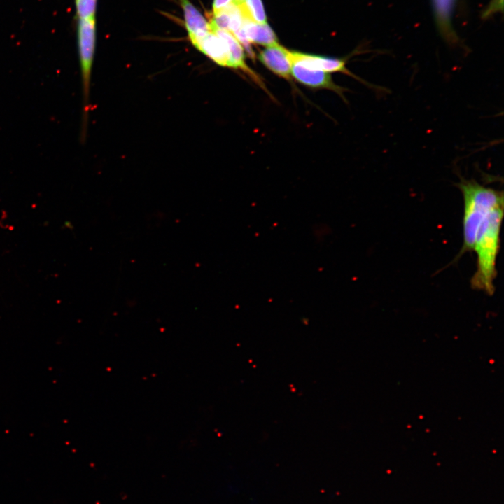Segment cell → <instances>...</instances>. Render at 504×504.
Listing matches in <instances>:
<instances>
[{
  "instance_id": "cell-1",
  "label": "cell",
  "mask_w": 504,
  "mask_h": 504,
  "mask_svg": "<svg viewBox=\"0 0 504 504\" xmlns=\"http://www.w3.org/2000/svg\"><path fill=\"white\" fill-rule=\"evenodd\" d=\"M503 216V205L494 208L479 226L473 246L472 251L475 252L477 262L470 286L472 289L483 291L489 296L495 292Z\"/></svg>"
},
{
  "instance_id": "cell-2",
  "label": "cell",
  "mask_w": 504,
  "mask_h": 504,
  "mask_svg": "<svg viewBox=\"0 0 504 504\" xmlns=\"http://www.w3.org/2000/svg\"><path fill=\"white\" fill-rule=\"evenodd\" d=\"M456 186L463 199V244L456 257L458 259L464 253L472 251L479 226L494 208L503 205V192L463 177Z\"/></svg>"
},
{
  "instance_id": "cell-3",
  "label": "cell",
  "mask_w": 504,
  "mask_h": 504,
  "mask_svg": "<svg viewBox=\"0 0 504 504\" xmlns=\"http://www.w3.org/2000/svg\"><path fill=\"white\" fill-rule=\"evenodd\" d=\"M78 39L83 92V121L82 135L83 139H84L89 111L90 78L95 48L94 18L79 19Z\"/></svg>"
},
{
  "instance_id": "cell-4",
  "label": "cell",
  "mask_w": 504,
  "mask_h": 504,
  "mask_svg": "<svg viewBox=\"0 0 504 504\" xmlns=\"http://www.w3.org/2000/svg\"><path fill=\"white\" fill-rule=\"evenodd\" d=\"M290 55L292 63H296L310 69L321 70L326 73H343L358 79L365 85L375 89V91H380L381 92L386 91L385 88L370 84L349 71L346 67V60L344 59L291 51Z\"/></svg>"
},
{
  "instance_id": "cell-5",
  "label": "cell",
  "mask_w": 504,
  "mask_h": 504,
  "mask_svg": "<svg viewBox=\"0 0 504 504\" xmlns=\"http://www.w3.org/2000/svg\"><path fill=\"white\" fill-rule=\"evenodd\" d=\"M290 51L278 43L267 46L258 55L259 60L277 76L289 79L291 75L292 61Z\"/></svg>"
},
{
  "instance_id": "cell-6",
  "label": "cell",
  "mask_w": 504,
  "mask_h": 504,
  "mask_svg": "<svg viewBox=\"0 0 504 504\" xmlns=\"http://www.w3.org/2000/svg\"><path fill=\"white\" fill-rule=\"evenodd\" d=\"M291 76L300 83L314 88H328L340 94L342 88L336 85L329 73L292 63Z\"/></svg>"
},
{
  "instance_id": "cell-7",
  "label": "cell",
  "mask_w": 504,
  "mask_h": 504,
  "mask_svg": "<svg viewBox=\"0 0 504 504\" xmlns=\"http://www.w3.org/2000/svg\"><path fill=\"white\" fill-rule=\"evenodd\" d=\"M435 21L440 33L449 44L458 39L452 27V16L456 0H431Z\"/></svg>"
},
{
  "instance_id": "cell-8",
  "label": "cell",
  "mask_w": 504,
  "mask_h": 504,
  "mask_svg": "<svg viewBox=\"0 0 504 504\" xmlns=\"http://www.w3.org/2000/svg\"><path fill=\"white\" fill-rule=\"evenodd\" d=\"M192 43L201 52L222 66L230 67L227 47L223 41L214 31L204 36L191 40Z\"/></svg>"
},
{
  "instance_id": "cell-9",
  "label": "cell",
  "mask_w": 504,
  "mask_h": 504,
  "mask_svg": "<svg viewBox=\"0 0 504 504\" xmlns=\"http://www.w3.org/2000/svg\"><path fill=\"white\" fill-rule=\"evenodd\" d=\"M181 4L190 41L206 35L211 30L204 17L188 0H181Z\"/></svg>"
},
{
  "instance_id": "cell-10",
  "label": "cell",
  "mask_w": 504,
  "mask_h": 504,
  "mask_svg": "<svg viewBox=\"0 0 504 504\" xmlns=\"http://www.w3.org/2000/svg\"><path fill=\"white\" fill-rule=\"evenodd\" d=\"M209 27L210 30L214 31L225 43L228 52L230 67L239 69L246 71V73L251 74V71L245 63V55L243 46L237 38L231 32L218 29L210 25Z\"/></svg>"
},
{
  "instance_id": "cell-11",
  "label": "cell",
  "mask_w": 504,
  "mask_h": 504,
  "mask_svg": "<svg viewBox=\"0 0 504 504\" xmlns=\"http://www.w3.org/2000/svg\"><path fill=\"white\" fill-rule=\"evenodd\" d=\"M242 30L249 42L266 46L278 43L274 32L267 23L258 24L244 19Z\"/></svg>"
},
{
  "instance_id": "cell-12",
  "label": "cell",
  "mask_w": 504,
  "mask_h": 504,
  "mask_svg": "<svg viewBox=\"0 0 504 504\" xmlns=\"http://www.w3.org/2000/svg\"><path fill=\"white\" fill-rule=\"evenodd\" d=\"M239 5L244 19L258 24L267 23V17L261 0H244Z\"/></svg>"
},
{
  "instance_id": "cell-13",
  "label": "cell",
  "mask_w": 504,
  "mask_h": 504,
  "mask_svg": "<svg viewBox=\"0 0 504 504\" xmlns=\"http://www.w3.org/2000/svg\"><path fill=\"white\" fill-rule=\"evenodd\" d=\"M97 0H76V6L79 19L94 18Z\"/></svg>"
},
{
  "instance_id": "cell-14",
  "label": "cell",
  "mask_w": 504,
  "mask_h": 504,
  "mask_svg": "<svg viewBox=\"0 0 504 504\" xmlns=\"http://www.w3.org/2000/svg\"><path fill=\"white\" fill-rule=\"evenodd\" d=\"M233 2V0H214L213 14H216L226 8Z\"/></svg>"
},
{
  "instance_id": "cell-15",
  "label": "cell",
  "mask_w": 504,
  "mask_h": 504,
  "mask_svg": "<svg viewBox=\"0 0 504 504\" xmlns=\"http://www.w3.org/2000/svg\"><path fill=\"white\" fill-rule=\"evenodd\" d=\"M233 1L237 4H240L244 1V0H233Z\"/></svg>"
}]
</instances>
